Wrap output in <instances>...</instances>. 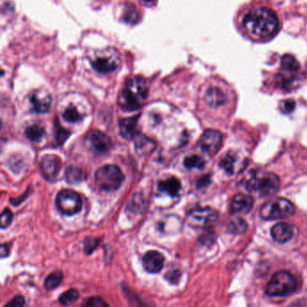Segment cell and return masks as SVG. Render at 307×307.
<instances>
[{
    "instance_id": "6da1fadb",
    "label": "cell",
    "mask_w": 307,
    "mask_h": 307,
    "mask_svg": "<svg viewBox=\"0 0 307 307\" xmlns=\"http://www.w3.org/2000/svg\"><path fill=\"white\" fill-rule=\"evenodd\" d=\"M237 25L245 37L256 43L268 42L278 35L280 28L276 13L260 5L243 9L238 15Z\"/></svg>"
},
{
    "instance_id": "7a4b0ae2",
    "label": "cell",
    "mask_w": 307,
    "mask_h": 307,
    "mask_svg": "<svg viewBox=\"0 0 307 307\" xmlns=\"http://www.w3.org/2000/svg\"><path fill=\"white\" fill-rule=\"evenodd\" d=\"M148 87L145 80L140 77L128 79L118 97L119 107L126 112L137 111L147 99Z\"/></svg>"
},
{
    "instance_id": "3957f363",
    "label": "cell",
    "mask_w": 307,
    "mask_h": 307,
    "mask_svg": "<svg viewBox=\"0 0 307 307\" xmlns=\"http://www.w3.org/2000/svg\"><path fill=\"white\" fill-rule=\"evenodd\" d=\"M246 189L252 193L269 196L276 193L280 189V180L276 174L262 170L252 172L246 182Z\"/></svg>"
},
{
    "instance_id": "277c9868",
    "label": "cell",
    "mask_w": 307,
    "mask_h": 307,
    "mask_svg": "<svg viewBox=\"0 0 307 307\" xmlns=\"http://www.w3.org/2000/svg\"><path fill=\"white\" fill-rule=\"evenodd\" d=\"M125 176L119 167L106 165L99 168L95 174V182L99 189L107 192L115 191L121 187Z\"/></svg>"
},
{
    "instance_id": "5b68a950",
    "label": "cell",
    "mask_w": 307,
    "mask_h": 307,
    "mask_svg": "<svg viewBox=\"0 0 307 307\" xmlns=\"http://www.w3.org/2000/svg\"><path fill=\"white\" fill-rule=\"evenodd\" d=\"M298 284L295 277L288 271H280L272 277L266 293L270 296H287L297 289Z\"/></svg>"
},
{
    "instance_id": "8992f818",
    "label": "cell",
    "mask_w": 307,
    "mask_h": 307,
    "mask_svg": "<svg viewBox=\"0 0 307 307\" xmlns=\"http://www.w3.org/2000/svg\"><path fill=\"white\" fill-rule=\"evenodd\" d=\"M295 208L290 201L279 197L268 201L260 208V217L265 220H277L290 217Z\"/></svg>"
},
{
    "instance_id": "52a82bcc",
    "label": "cell",
    "mask_w": 307,
    "mask_h": 307,
    "mask_svg": "<svg viewBox=\"0 0 307 307\" xmlns=\"http://www.w3.org/2000/svg\"><path fill=\"white\" fill-rule=\"evenodd\" d=\"M90 63L96 71L106 74L113 72L118 68L120 58L117 51L109 48L96 51L91 58Z\"/></svg>"
},
{
    "instance_id": "ba28073f",
    "label": "cell",
    "mask_w": 307,
    "mask_h": 307,
    "mask_svg": "<svg viewBox=\"0 0 307 307\" xmlns=\"http://www.w3.org/2000/svg\"><path fill=\"white\" fill-rule=\"evenodd\" d=\"M56 206L60 213L65 216H74L82 207V200L79 194L71 190H62L56 197Z\"/></svg>"
},
{
    "instance_id": "9c48e42d",
    "label": "cell",
    "mask_w": 307,
    "mask_h": 307,
    "mask_svg": "<svg viewBox=\"0 0 307 307\" xmlns=\"http://www.w3.org/2000/svg\"><path fill=\"white\" fill-rule=\"evenodd\" d=\"M227 83L218 80L212 83L205 92V102L210 108L217 109L225 106L229 100Z\"/></svg>"
},
{
    "instance_id": "30bf717a",
    "label": "cell",
    "mask_w": 307,
    "mask_h": 307,
    "mask_svg": "<svg viewBox=\"0 0 307 307\" xmlns=\"http://www.w3.org/2000/svg\"><path fill=\"white\" fill-rule=\"evenodd\" d=\"M218 219L217 211L210 207L194 209L189 212L187 221L189 226L193 228H203L209 225H212Z\"/></svg>"
},
{
    "instance_id": "8fae6325",
    "label": "cell",
    "mask_w": 307,
    "mask_h": 307,
    "mask_svg": "<svg viewBox=\"0 0 307 307\" xmlns=\"http://www.w3.org/2000/svg\"><path fill=\"white\" fill-rule=\"evenodd\" d=\"M223 143V135L219 131L208 129L202 134L198 142V146L201 150L213 156L217 154Z\"/></svg>"
},
{
    "instance_id": "7c38bea8",
    "label": "cell",
    "mask_w": 307,
    "mask_h": 307,
    "mask_svg": "<svg viewBox=\"0 0 307 307\" xmlns=\"http://www.w3.org/2000/svg\"><path fill=\"white\" fill-rule=\"evenodd\" d=\"M86 144L95 154H106L112 147L110 137L101 131L93 130L87 134Z\"/></svg>"
},
{
    "instance_id": "4fadbf2b",
    "label": "cell",
    "mask_w": 307,
    "mask_h": 307,
    "mask_svg": "<svg viewBox=\"0 0 307 307\" xmlns=\"http://www.w3.org/2000/svg\"><path fill=\"white\" fill-rule=\"evenodd\" d=\"M29 100H30L32 110L37 114H45L51 109V95L44 89L34 91L30 95Z\"/></svg>"
},
{
    "instance_id": "5bb4252c",
    "label": "cell",
    "mask_w": 307,
    "mask_h": 307,
    "mask_svg": "<svg viewBox=\"0 0 307 307\" xmlns=\"http://www.w3.org/2000/svg\"><path fill=\"white\" fill-rule=\"evenodd\" d=\"M62 160L54 154H47L41 161V170L44 177L48 180H54L60 168H62Z\"/></svg>"
},
{
    "instance_id": "9a60e30c",
    "label": "cell",
    "mask_w": 307,
    "mask_h": 307,
    "mask_svg": "<svg viewBox=\"0 0 307 307\" xmlns=\"http://www.w3.org/2000/svg\"><path fill=\"white\" fill-rule=\"evenodd\" d=\"M143 268L149 273H158L161 271L164 266V257L161 252L150 251L146 253L142 259Z\"/></svg>"
},
{
    "instance_id": "2e32d148",
    "label": "cell",
    "mask_w": 307,
    "mask_h": 307,
    "mask_svg": "<svg viewBox=\"0 0 307 307\" xmlns=\"http://www.w3.org/2000/svg\"><path fill=\"white\" fill-rule=\"evenodd\" d=\"M140 115L122 119L119 122V129L122 137L126 140H133L139 134L138 120Z\"/></svg>"
},
{
    "instance_id": "e0dca14e",
    "label": "cell",
    "mask_w": 307,
    "mask_h": 307,
    "mask_svg": "<svg viewBox=\"0 0 307 307\" xmlns=\"http://www.w3.org/2000/svg\"><path fill=\"white\" fill-rule=\"evenodd\" d=\"M272 238L277 242L284 243L289 240H291L294 235V227L293 225L288 223H280L274 225L271 230Z\"/></svg>"
},
{
    "instance_id": "ac0fdd59",
    "label": "cell",
    "mask_w": 307,
    "mask_h": 307,
    "mask_svg": "<svg viewBox=\"0 0 307 307\" xmlns=\"http://www.w3.org/2000/svg\"><path fill=\"white\" fill-rule=\"evenodd\" d=\"M252 206H253V198L248 195L238 194L232 199V211L234 213H248L252 210Z\"/></svg>"
},
{
    "instance_id": "d6986e66",
    "label": "cell",
    "mask_w": 307,
    "mask_h": 307,
    "mask_svg": "<svg viewBox=\"0 0 307 307\" xmlns=\"http://www.w3.org/2000/svg\"><path fill=\"white\" fill-rule=\"evenodd\" d=\"M181 189V183L176 177H169L165 180L158 183V189L160 192L169 195L170 197H176Z\"/></svg>"
},
{
    "instance_id": "ffe728a7",
    "label": "cell",
    "mask_w": 307,
    "mask_h": 307,
    "mask_svg": "<svg viewBox=\"0 0 307 307\" xmlns=\"http://www.w3.org/2000/svg\"><path fill=\"white\" fill-rule=\"evenodd\" d=\"M134 139H135V143H134L135 150L140 156L149 155L155 149V142L142 134H139Z\"/></svg>"
},
{
    "instance_id": "44dd1931",
    "label": "cell",
    "mask_w": 307,
    "mask_h": 307,
    "mask_svg": "<svg viewBox=\"0 0 307 307\" xmlns=\"http://www.w3.org/2000/svg\"><path fill=\"white\" fill-rule=\"evenodd\" d=\"M65 178L68 183L70 184H78L79 182H82L86 178V173L82 169H79L75 166H70L65 172Z\"/></svg>"
},
{
    "instance_id": "7402d4cb",
    "label": "cell",
    "mask_w": 307,
    "mask_h": 307,
    "mask_svg": "<svg viewBox=\"0 0 307 307\" xmlns=\"http://www.w3.org/2000/svg\"><path fill=\"white\" fill-rule=\"evenodd\" d=\"M44 135H45V129L40 125L28 126L25 130V136L32 142H40L44 138Z\"/></svg>"
},
{
    "instance_id": "603a6c76",
    "label": "cell",
    "mask_w": 307,
    "mask_h": 307,
    "mask_svg": "<svg viewBox=\"0 0 307 307\" xmlns=\"http://www.w3.org/2000/svg\"><path fill=\"white\" fill-rule=\"evenodd\" d=\"M281 68L289 73H296L299 71L300 64L294 56L287 54L281 59Z\"/></svg>"
},
{
    "instance_id": "cb8c5ba5",
    "label": "cell",
    "mask_w": 307,
    "mask_h": 307,
    "mask_svg": "<svg viewBox=\"0 0 307 307\" xmlns=\"http://www.w3.org/2000/svg\"><path fill=\"white\" fill-rule=\"evenodd\" d=\"M71 132L63 128L59 125V121H55V127H54V142L57 146L62 145L67 141L70 137Z\"/></svg>"
},
{
    "instance_id": "d4e9b609",
    "label": "cell",
    "mask_w": 307,
    "mask_h": 307,
    "mask_svg": "<svg viewBox=\"0 0 307 307\" xmlns=\"http://www.w3.org/2000/svg\"><path fill=\"white\" fill-rule=\"evenodd\" d=\"M63 273L59 271L53 272L44 280V288L47 290H52L57 288L63 281Z\"/></svg>"
},
{
    "instance_id": "484cf974",
    "label": "cell",
    "mask_w": 307,
    "mask_h": 307,
    "mask_svg": "<svg viewBox=\"0 0 307 307\" xmlns=\"http://www.w3.org/2000/svg\"><path fill=\"white\" fill-rule=\"evenodd\" d=\"M63 117L66 122H71V124L78 122L82 119L81 114L77 109V107L74 106L68 107L63 112Z\"/></svg>"
},
{
    "instance_id": "4316f807",
    "label": "cell",
    "mask_w": 307,
    "mask_h": 307,
    "mask_svg": "<svg viewBox=\"0 0 307 307\" xmlns=\"http://www.w3.org/2000/svg\"><path fill=\"white\" fill-rule=\"evenodd\" d=\"M184 165L189 169H203L205 165V160L197 155H191L184 160Z\"/></svg>"
},
{
    "instance_id": "83f0119b",
    "label": "cell",
    "mask_w": 307,
    "mask_h": 307,
    "mask_svg": "<svg viewBox=\"0 0 307 307\" xmlns=\"http://www.w3.org/2000/svg\"><path fill=\"white\" fill-rule=\"evenodd\" d=\"M228 229L232 233L240 234V233H243L247 230V224L245 223L244 220L237 218L229 223Z\"/></svg>"
},
{
    "instance_id": "f1b7e54d",
    "label": "cell",
    "mask_w": 307,
    "mask_h": 307,
    "mask_svg": "<svg viewBox=\"0 0 307 307\" xmlns=\"http://www.w3.org/2000/svg\"><path fill=\"white\" fill-rule=\"evenodd\" d=\"M79 292L75 289H70L59 295V302L63 305H67V304L75 302L76 300L79 298Z\"/></svg>"
},
{
    "instance_id": "f546056e",
    "label": "cell",
    "mask_w": 307,
    "mask_h": 307,
    "mask_svg": "<svg viewBox=\"0 0 307 307\" xmlns=\"http://www.w3.org/2000/svg\"><path fill=\"white\" fill-rule=\"evenodd\" d=\"M221 168L225 169V172L227 174L233 173L234 172V167H235V158L233 155L227 154L225 157L222 159L220 162Z\"/></svg>"
},
{
    "instance_id": "4dcf8cb0",
    "label": "cell",
    "mask_w": 307,
    "mask_h": 307,
    "mask_svg": "<svg viewBox=\"0 0 307 307\" xmlns=\"http://www.w3.org/2000/svg\"><path fill=\"white\" fill-rule=\"evenodd\" d=\"M101 241L100 238H93V237H87L84 241V250L87 254H91L94 252L97 247L99 246Z\"/></svg>"
},
{
    "instance_id": "1f68e13d",
    "label": "cell",
    "mask_w": 307,
    "mask_h": 307,
    "mask_svg": "<svg viewBox=\"0 0 307 307\" xmlns=\"http://www.w3.org/2000/svg\"><path fill=\"white\" fill-rule=\"evenodd\" d=\"M140 19L139 13L136 11V9L134 7L127 8L126 12L124 15V21L128 23V24H135L138 22Z\"/></svg>"
},
{
    "instance_id": "d6a6232c",
    "label": "cell",
    "mask_w": 307,
    "mask_h": 307,
    "mask_svg": "<svg viewBox=\"0 0 307 307\" xmlns=\"http://www.w3.org/2000/svg\"><path fill=\"white\" fill-rule=\"evenodd\" d=\"M85 306H107V303L99 296H92L84 301Z\"/></svg>"
},
{
    "instance_id": "836d02e7",
    "label": "cell",
    "mask_w": 307,
    "mask_h": 307,
    "mask_svg": "<svg viewBox=\"0 0 307 307\" xmlns=\"http://www.w3.org/2000/svg\"><path fill=\"white\" fill-rule=\"evenodd\" d=\"M13 213L9 209L6 208L1 216V228L6 229L12 223Z\"/></svg>"
},
{
    "instance_id": "e575fe53",
    "label": "cell",
    "mask_w": 307,
    "mask_h": 307,
    "mask_svg": "<svg viewBox=\"0 0 307 307\" xmlns=\"http://www.w3.org/2000/svg\"><path fill=\"white\" fill-rule=\"evenodd\" d=\"M24 298L22 295H17L15 298H13L9 303L6 304V306H22L24 305Z\"/></svg>"
},
{
    "instance_id": "d590c367",
    "label": "cell",
    "mask_w": 307,
    "mask_h": 307,
    "mask_svg": "<svg viewBox=\"0 0 307 307\" xmlns=\"http://www.w3.org/2000/svg\"><path fill=\"white\" fill-rule=\"evenodd\" d=\"M295 103L293 100H286L284 101L282 104V110L285 112L286 114L288 113H291L292 111L295 109Z\"/></svg>"
},
{
    "instance_id": "8d00e7d4",
    "label": "cell",
    "mask_w": 307,
    "mask_h": 307,
    "mask_svg": "<svg viewBox=\"0 0 307 307\" xmlns=\"http://www.w3.org/2000/svg\"><path fill=\"white\" fill-rule=\"evenodd\" d=\"M210 183V176L206 175V176H203L201 177L197 182V189H202V188H205L206 186L209 185Z\"/></svg>"
},
{
    "instance_id": "74e56055",
    "label": "cell",
    "mask_w": 307,
    "mask_h": 307,
    "mask_svg": "<svg viewBox=\"0 0 307 307\" xmlns=\"http://www.w3.org/2000/svg\"><path fill=\"white\" fill-rule=\"evenodd\" d=\"M179 278V272L178 270H174V271L169 272V274L165 276V279L169 280L170 283H177V280Z\"/></svg>"
},
{
    "instance_id": "f35d334b",
    "label": "cell",
    "mask_w": 307,
    "mask_h": 307,
    "mask_svg": "<svg viewBox=\"0 0 307 307\" xmlns=\"http://www.w3.org/2000/svg\"><path fill=\"white\" fill-rule=\"evenodd\" d=\"M1 250H0V254L2 258H6L9 254V250H8V244L1 245Z\"/></svg>"
},
{
    "instance_id": "ab89813d",
    "label": "cell",
    "mask_w": 307,
    "mask_h": 307,
    "mask_svg": "<svg viewBox=\"0 0 307 307\" xmlns=\"http://www.w3.org/2000/svg\"><path fill=\"white\" fill-rule=\"evenodd\" d=\"M143 1L147 4H154V3H156L157 0H143Z\"/></svg>"
}]
</instances>
